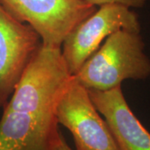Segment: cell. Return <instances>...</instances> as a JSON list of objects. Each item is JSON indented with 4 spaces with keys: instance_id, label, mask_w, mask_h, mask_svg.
I'll use <instances>...</instances> for the list:
<instances>
[{
    "instance_id": "8",
    "label": "cell",
    "mask_w": 150,
    "mask_h": 150,
    "mask_svg": "<svg viewBox=\"0 0 150 150\" xmlns=\"http://www.w3.org/2000/svg\"><path fill=\"white\" fill-rule=\"evenodd\" d=\"M57 123L4 108L0 119V150H55Z\"/></svg>"
},
{
    "instance_id": "3",
    "label": "cell",
    "mask_w": 150,
    "mask_h": 150,
    "mask_svg": "<svg viewBox=\"0 0 150 150\" xmlns=\"http://www.w3.org/2000/svg\"><path fill=\"white\" fill-rule=\"evenodd\" d=\"M14 18L32 27L42 45L61 48L66 37L97 9L86 0H0Z\"/></svg>"
},
{
    "instance_id": "4",
    "label": "cell",
    "mask_w": 150,
    "mask_h": 150,
    "mask_svg": "<svg viewBox=\"0 0 150 150\" xmlns=\"http://www.w3.org/2000/svg\"><path fill=\"white\" fill-rule=\"evenodd\" d=\"M121 29L141 32L139 15L129 7L118 4L99 6L70 32L61 46L70 74H76L103 41Z\"/></svg>"
},
{
    "instance_id": "10",
    "label": "cell",
    "mask_w": 150,
    "mask_h": 150,
    "mask_svg": "<svg viewBox=\"0 0 150 150\" xmlns=\"http://www.w3.org/2000/svg\"><path fill=\"white\" fill-rule=\"evenodd\" d=\"M55 150H73L68 145L66 140L64 139L63 134L61 133L59 134L57 143H56V145H55Z\"/></svg>"
},
{
    "instance_id": "7",
    "label": "cell",
    "mask_w": 150,
    "mask_h": 150,
    "mask_svg": "<svg viewBox=\"0 0 150 150\" xmlns=\"http://www.w3.org/2000/svg\"><path fill=\"white\" fill-rule=\"evenodd\" d=\"M88 92L119 150H150V133L131 110L122 86L108 91Z\"/></svg>"
},
{
    "instance_id": "2",
    "label": "cell",
    "mask_w": 150,
    "mask_h": 150,
    "mask_svg": "<svg viewBox=\"0 0 150 150\" xmlns=\"http://www.w3.org/2000/svg\"><path fill=\"white\" fill-rule=\"evenodd\" d=\"M88 90L108 91L127 79L145 80L150 77V59L138 31L121 29L105 39L74 75Z\"/></svg>"
},
{
    "instance_id": "6",
    "label": "cell",
    "mask_w": 150,
    "mask_h": 150,
    "mask_svg": "<svg viewBox=\"0 0 150 150\" xmlns=\"http://www.w3.org/2000/svg\"><path fill=\"white\" fill-rule=\"evenodd\" d=\"M41 44L32 27L18 20L0 4V108L9 99Z\"/></svg>"
},
{
    "instance_id": "5",
    "label": "cell",
    "mask_w": 150,
    "mask_h": 150,
    "mask_svg": "<svg viewBox=\"0 0 150 150\" xmlns=\"http://www.w3.org/2000/svg\"><path fill=\"white\" fill-rule=\"evenodd\" d=\"M55 116L72 134L76 150H119L88 89L75 76L59 100Z\"/></svg>"
},
{
    "instance_id": "9",
    "label": "cell",
    "mask_w": 150,
    "mask_h": 150,
    "mask_svg": "<svg viewBox=\"0 0 150 150\" xmlns=\"http://www.w3.org/2000/svg\"><path fill=\"white\" fill-rule=\"evenodd\" d=\"M94 6H101L107 4H118L130 8H141L146 4L147 0H86Z\"/></svg>"
},
{
    "instance_id": "1",
    "label": "cell",
    "mask_w": 150,
    "mask_h": 150,
    "mask_svg": "<svg viewBox=\"0 0 150 150\" xmlns=\"http://www.w3.org/2000/svg\"><path fill=\"white\" fill-rule=\"evenodd\" d=\"M74 79L61 48L41 44L4 108L27 112L47 123H58L56 108Z\"/></svg>"
}]
</instances>
